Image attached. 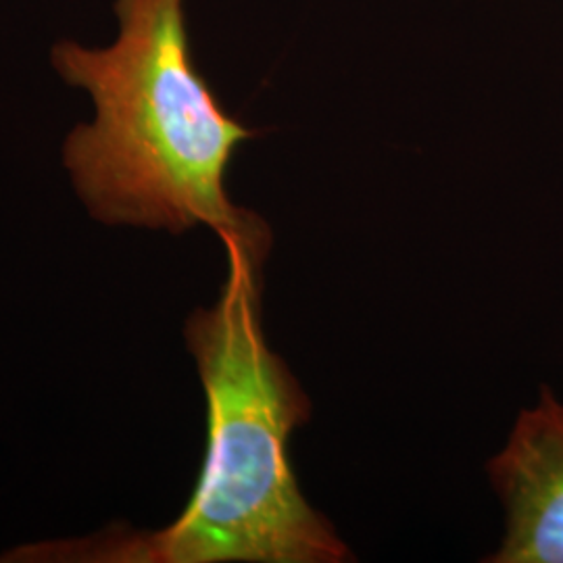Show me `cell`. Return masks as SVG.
<instances>
[{
    "label": "cell",
    "instance_id": "obj_1",
    "mask_svg": "<svg viewBox=\"0 0 563 563\" xmlns=\"http://www.w3.org/2000/svg\"><path fill=\"white\" fill-rule=\"evenodd\" d=\"M228 276L209 309L184 325L207 399L201 476L180 518L155 532L111 528L84 541L27 544L4 562L342 563L355 560L309 504L290 437L311 401L265 341L263 265L272 239H223Z\"/></svg>",
    "mask_w": 563,
    "mask_h": 563
},
{
    "label": "cell",
    "instance_id": "obj_2",
    "mask_svg": "<svg viewBox=\"0 0 563 563\" xmlns=\"http://www.w3.org/2000/svg\"><path fill=\"white\" fill-rule=\"evenodd\" d=\"M113 13L109 44L60 38L48 51L55 74L95 107L63 142V165L90 216L172 234L207 225L220 241L272 239L265 220L225 190L232 157L255 132L197 71L184 0H113Z\"/></svg>",
    "mask_w": 563,
    "mask_h": 563
},
{
    "label": "cell",
    "instance_id": "obj_3",
    "mask_svg": "<svg viewBox=\"0 0 563 563\" xmlns=\"http://www.w3.org/2000/svg\"><path fill=\"white\" fill-rule=\"evenodd\" d=\"M504 505L501 547L488 563H563V402L543 386L504 449L486 463Z\"/></svg>",
    "mask_w": 563,
    "mask_h": 563
}]
</instances>
